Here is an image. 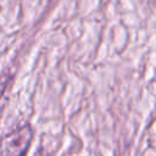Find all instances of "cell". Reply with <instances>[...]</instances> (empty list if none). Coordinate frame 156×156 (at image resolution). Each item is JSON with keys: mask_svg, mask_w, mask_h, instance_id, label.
Listing matches in <instances>:
<instances>
[{"mask_svg": "<svg viewBox=\"0 0 156 156\" xmlns=\"http://www.w3.org/2000/svg\"><path fill=\"white\" fill-rule=\"evenodd\" d=\"M33 130L29 124H22L2 135L0 156H24L30 145Z\"/></svg>", "mask_w": 156, "mask_h": 156, "instance_id": "6da1fadb", "label": "cell"}, {"mask_svg": "<svg viewBox=\"0 0 156 156\" xmlns=\"http://www.w3.org/2000/svg\"><path fill=\"white\" fill-rule=\"evenodd\" d=\"M11 76L9 73H1L0 74V115H1V110H2V106H4V102H2V99L5 96V93L10 85V82H11Z\"/></svg>", "mask_w": 156, "mask_h": 156, "instance_id": "7a4b0ae2", "label": "cell"}]
</instances>
